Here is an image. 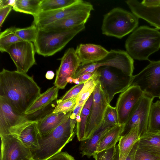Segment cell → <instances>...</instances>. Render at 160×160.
<instances>
[{"label": "cell", "instance_id": "1", "mask_svg": "<svg viewBox=\"0 0 160 160\" xmlns=\"http://www.w3.org/2000/svg\"><path fill=\"white\" fill-rule=\"evenodd\" d=\"M40 92V88L27 73L4 68L0 72V97L21 114L24 115Z\"/></svg>", "mask_w": 160, "mask_h": 160}, {"label": "cell", "instance_id": "2", "mask_svg": "<svg viewBox=\"0 0 160 160\" xmlns=\"http://www.w3.org/2000/svg\"><path fill=\"white\" fill-rule=\"evenodd\" d=\"M75 133L76 129H72L69 117L48 133L39 135L38 148L31 151L32 158L36 160H47L61 152L72 141Z\"/></svg>", "mask_w": 160, "mask_h": 160}, {"label": "cell", "instance_id": "3", "mask_svg": "<svg viewBox=\"0 0 160 160\" xmlns=\"http://www.w3.org/2000/svg\"><path fill=\"white\" fill-rule=\"evenodd\" d=\"M145 26L136 29L125 43L126 52L133 59L149 60V57L160 48V32Z\"/></svg>", "mask_w": 160, "mask_h": 160}, {"label": "cell", "instance_id": "4", "mask_svg": "<svg viewBox=\"0 0 160 160\" xmlns=\"http://www.w3.org/2000/svg\"><path fill=\"white\" fill-rule=\"evenodd\" d=\"M85 24L64 29H38L34 44L37 53L44 57L52 56L62 50L76 35L85 28Z\"/></svg>", "mask_w": 160, "mask_h": 160}, {"label": "cell", "instance_id": "5", "mask_svg": "<svg viewBox=\"0 0 160 160\" xmlns=\"http://www.w3.org/2000/svg\"><path fill=\"white\" fill-rule=\"evenodd\" d=\"M139 18L132 13L115 8L104 16L101 29L108 36L121 38L136 29Z\"/></svg>", "mask_w": 160, "mask_h": 160}, {"label": "cell", "instance_id": "6", "mask_svg": "<svg viewBox=\"0 0 160 160\" xmlns=\"http://www.w3.org/2000/svg\"><path fill=\"white\" fill-rule=\"evenodd\" d=\"M103 67L116 68L127 76H133L134 69L133 59L126 51L111 49L102 60L95 63L80 66L74 78H78L87 72H93L100 68Z\"/></svg>", "mask_w": 160, "mask_h": 160}, {"label": "cell", "instance_id": "7", "mask_svg": "<svg viewBox=\"0 0 160 160\" xmlns=\"http://www.w3.org/2000/svg\"><path fill=\"white\" fill-rule=\"evenodd\" d=\"M138 87L150 97H160V60L150 61L141 72L133 76L131 86Z\"/></svg>", "mask_w": 160, "mask_h": 160}, {"label": "cell", "instance_id": "8", "mask_svg": "<svg viewBox=\"0 0 160 160\" xmlns=\"http://www.w3.org/2000/svg\"><path fill=\"white\" fill-rule=\"evenodd\" d=\"M93 93V102L86 125L85 139L89 138L100 126L107 108L110 103L108 97L102 89L98 80Z\"/></svg>", "mask_w": 160, "mask_h": 160}, {"label": "cell", "instance_id": "9", "mask_svg": "<svg viewBox=\"0 0 160 160\" xmlns=\"http://www.w3.org/2000/svg\"><path fill=\"white\" fill-rule=\"evenodd\" d=\"M110 68L103 67L98 69V79L110 103L116 94L122 92L131 86L133 76L120 77Z\"/></svg>", "mask_w": 160, "mask_h": 160}, {"label": "cell", "instance_id": "10", "mask_svg": "<svg viewBox=\"0 0 160 160\" xmlns=\"http://www.w3.org/2000/svg\"><path fill=\"white\" fill-rule=\"evenodd\" d=\"M144 93L138 86L131 85L121 93L115 108L119 124H125L141 101Z\"/></svg>", "mask_w": 160, "mask_h": 160}, {"label": "cell", "instance_id": "11", "mask_svg": "<svg viewBox=\"0 0 160 160\" xmlns=\"http://www.w3.org/2000/svg\"><path fill=\"white\" fill-rule=\"evenodd\" d=\"M32 121L0 97V135H12Z\"/></svg>", "mask_w": 160, "mask_h": 160}, {"label": "cell", "instance_id": "12", "mask_svg": "<svg viewBox=\"0 0 160 160\" xmlns=\"http://www.w3.org/2000/svg\"><path fill=\"white\" fill-rule=\"evenodd\" d=\"M34 44L31 42L22 41L9 46L6 52L13 62L17 70L27 73L36 63Z\"/></svg>", "mask_w": 160, "mask_h": 160}, {"label": "cell", "instance_id": "13", "mask_svg": "<svg viewBox=\"0 0 160 160\" xmlns=\"http://www.w3.org/2000/svg\"><path fill=\"white\" fill-rule=\"evenodd\" d=\"M93 8L89 2L78 0L73 4L65 8L53 11L40 12L34 17L33 24L41 29L58 20L65 18L80 11Z\"/></svg>", "mask_w": 160, "mask_h": 160}, {"label": "cell", "instance_id": "14", "mask_svg": "<svg viewBox=\"0 0 160 160\" xmlns=\"http://www.w3.org/2000/svg\"><path fill=\"white\" fill-rule=\"evenodd\" d=\"M0 136V160H30L32 158L31 150L15 136L11 134Z\"/></svg>", "mask_w": 160, "mask_h": 160}, {"label": "cell", "instance_id": "15", "mask_svg": "<svg viewBox=\"0 0 160 160\" xmlns=\"http://www.w3.org/2000/svg\"><path fill=\"white\" fill-rule=\"evenodd\" d=\"M81 66V62L73 48L68 49L61 59L60 66L56 71L54 86L59 89H63L68 83L69 77L74 78Z\"/></svg>", "mask_w": 160, "mask_h": 160}, {"label": "cell", "instance_id": "16", "mask_svg": "<svg viewBox=\"0 0 160 160\" xmlns=\"http://www.w3.org/2000/svg\"><path fill=\"white\" fill-rule=\"evenodd\" d=\"M154 98L144 94L138 107L125 124L122 136L127 134L137 125H139L140 138L147 132L150 110Z\"/></svg>", "mask_w": 160, "mask_h": 160}, {"label": "cell", "instance_id": "17", "mask_svg": "<svg viewBox=\"0 0 160 160\" xmlns=\"http://www.w3.org/2000/svg\"><path fill=\"white\" fill-rule=\"evenodd\" d=\"M125 2L132 13L139 18L146 21L156 28L160 29V5L148 7L136 0H128Z\"/></svg>", "mask_w": 160, "mask_h": 160}, {"label": "cell", "instance_id": "18", "mask_svg": "<svg viewBox=\"0 0 160 160\" xmlns=\"http://www.w3.org/2000/svg\"><path fill=\"white\" fill-rule=\"evenodd\" d=\"M75 51L80 62V66L102 60L109 52L100 45L91 43L79 44Z\"/></svg>", "mask_w": 160, "mask_h": 160}, {"label": "cell", "instance_id": "19", "mask_svg": "<svg viewBox=\"0 0 160 160\" xmlns=\"http://www.w3.org/2000/svg\"><path fill=\"white\" fill-rule=\"evenodd\" d=\"M94 8L80 11L65 18L58 20L45 26L44 30H56L70 28L85 24Z\"/></svg>", "mask_w": 160, "mask_h": 160}, {"label": "cell", "instance_id": "20", "mask_svg": "<svg viewBox=\"0 0 160 160\" xmlns=\"http://www.w3.org/2000/svg\"><path fill=\"white\" fill-rule=\"evenodd\" d=\"M39 135L37 122L32 121L12 135L16 137L32 151L38 148Z\"/></svg>", "mask_w": 160, "mask_h": 160}, {"label": "cell", "instance_id": "21", "mask_svg": "<svg viewBox=\"0 0 160 160\" xmlns=\"http://www.w3.org/2000/svg\"><path fill=\"white\" fill-rule=\"evenodd\" d=\"M111 128L104 125L102 122L89 138L82 141L79 150L82 156H86L88 158L93 156L97 152L101 139Z\"/></svg>", "mask_w": 160, "mask_h": 160}, {"label": "cell", "instance_id": "22", "mask_svg": "<svg viewBox=\"0 0 160 160\" xmlns=\"http://www.w3.org/2000/svg\"><path fill=\"white\" fill-rule=\"evenodd\" d=\"M72 112H52L38 120L37 122L39 135H45L54 129L69 118Z\"/></svg>", "mask_w": 160, "mask_h": 160}, {"label": "cell", "instance_id": "23", "mask_svg": "<svg viewBox=\"0 0 160 160\" xmlns=\"http://www.w3.org/2000/svg\"><path fill=\"white\" fill-rule=\"evenodd\" d=\"M140 138L138 125L134 126L127 134L121 136L117 145L118 160H125Z\"/></svg>", "mask_w": 160, "mask_h": 160}, {"label": "cell", "instance_id": "24", "mask_svg": "<svg viewBox=\"0 0 160 160\" xmlns=\"http://www.w3.org/2000/svg\"><path fill=\"white\" fill-rule=\"evenodd\" d=\"M59 89L54 86L41 94L24 114L29 115L43 108L57 99Z\"/></svg>", "mask_w": 160, "mask_h": 160}, {"label": "cell", "instance_id": "25", "mask_svg": "<svg viewBox=\"0 0 160 160\" xmlns=\"http://www.w3.org/2000/svg\"><path fill=\"white\" fill-rule=\"evenodd\" d=\"M125 125L119 124L110 129L101 139L97 152L115 146L116 143L119 141L124 131Z\"/></svg>", "mask_w": 160, "mask_h": 160}, {"label": "cell", "instance_id": "26", "mask_svg": "<svg viewBox=\"0 0 160 160\" xmlns=\"http://www.w3.org/2000/svg\"><path fill=\"white\" fill-rule=\"evenodd\" d=\"M138 148L160 156V133L144 135L138 141Z\"/></svg>", "mask_w": 160, "mask_h": 160}, {"label": "cell", "instance_id": "27", "mask_svg": "<svg viewBox=\"0 0 160 160\" xmlns=\"http://www.w3.org/2000/svg\"><path fill=\"white\" fill-rule=\"evenodd\" d=\"M93 100V93L92 94L85 104L81 113V120L76 123V134L79 141L84 140L86 136V125L90 112Z\"/></svg>", "mask_w": 160, "mask_h": 160}, {"label": "cell", "instance_id": "28", "mask_svg": "<svg viewBox=\"0 0 160 160\" xmlns=\"http://www.w3.org/2000/svg\"><path fill=\"white\" fill-rule=\"evenodd\" d=\"M41 0H16L12 8L15 11L32 15L34 17L40 12Z\"/></svg>", "mask_w": 160, "mask_h": 160}, {"label": "cell", "instance_id": "29", "mask_svg": "<svg viewBox=\"0 0 160 160\" xmlns=\"http://www.w3.org/2000/svg\"><path fill=\"white\" fill-rule=\"evenodd\" d=\"M160 133V102H152L150 108L148 122V133Z\"/></svg>", "mask_w": 160, "mask_h": 160}, {"label": "cell", "instance_id": "30", "mask_svg": "<svg viewBox=\"0 0 160 160\" xmlns=\"http://www.w3.org/2000/svg\"><path fill=\"white\" fill-rule=\"evenodd\" d=\"M16 28H8L0 34V51L2 53L6 52L8 47L14 43L22 41L15 32Z\"/></svg>", "mask_w": 160, "mask_h": 160}, {"label": "cell", "instance_id": "31", "mask_svg": "<svg viewBox=\"0 0 160 160\" xmlns=\"http://www.w3.org/2000/svg\"><path fill=\"white\" fill-rule=\"evenodd\" d=\"M78 0H41L40 12L63 8L76 3Z\"/></svg>", "mask_w": 160, "mask_h": 160}, {"label": "cell", "instance_id": "32", "mask_svg": "<svg viewBox=\"0 0 160 160\" xmlns=\"http://www.w3.org/2000/svg\"><path fill=\"white\" fill-rule=\"evenodd\" d=\"M98 73L96 77L84 82V85L77 98V103L79 101L86 102L92 93L98 81Z\"/></svg>", "mask_w": 160, "mask_h": 160}, {"label": "cell", "instance_id": "33", "mask_svg": "<svg viewBox=\"0 0 160 160\" xmlns=\"http://www.w3.org/2000/svg\"><path fill=\"white\" fill-rule=\"evenodd\" d=\"M38 30L37 26L33 24L31 26L26 28H16L15 32L22 41L34 43L37 37Z\"/></svg>", "mask_w": 160, "mask_h": 160}, {"label": "cell", "instance_id": "34", "mask_svg": "<svg viewBox=\"0 0 160 160\" xmlns=\"http://www.w3.org/2000/svg\"><path fill=\"white\" fill-rule=\"evenodd\" d=\"M56 104L53 113H68L72 112L77 104V98L61 101L59 99L56 101Z\"/></svg>", "mask_w": 160, "mask_h": 160}, {"label": "cell", "instance_id": "35", "mask_svg": "<svg viewBox=\"0 0 160 160\" xmlns=\"http://www.w3.org/2000/svg\"><path fill=\"white\" fill-rule=\"evenodd\" d=\"M102 123L105 126L110 128L119 124L115 107L112 106L110 104L108 106Z\"/></svg>", "mask_w": 160, "mask_h": 160}, {"label": "cell", "instance_id": "36", "mask_svg": "<svg viewBox=\"0 0 160 160\" xmlns=\"http://www.w3.org/2000/svg\"><path fill=\"white\" fill-rule=\"evenodd\" d=\"M118 145L96 152L93 156L95 160H114L116 156Z\"/></svg>", "mask_w": 160, "mask_h": 160}, {"label": "cell", "instance_id": "37", "mask_svg": "<svg viewBox=\"0 0 160 160\" xmlns=\"http://www.w3.org/2000/svg\"><path fill=\"white\" fill-rule=\"evenodd\" d=\"M135 160H160V156L141 149L138 147L135 153Z\"/></svg>", "mask_w": 160, "mask_h": 160}, {"label": "cell", "instance_id": "38", "mask_svg": "<svg viewBox=\"0 0 160 160\" xmlns=\"http://www.w3.org/2000/svg\"><path fill=\"white\" fill-rule=\"evenodd\" d=\"M84 83H80L73 87L59 100L63 101L71 98H77L84 85Z\"/></svg>", "mask_w": 160, "mask_h": 160}, {"label": "cell", "instance_id": "39", "mask_svg": "<svg viewBox=\"0 0 160 160\" xmlns=\"http://www.w3.org/2000/svg\"><path fill=\"white\" fill-rule=\"evenodd\" d=\"M86 102L81 101L78 102L70 116V124L73 130H74L75 124L77 123L76 116L78 114H81L82 108Z\"/></svg>", "mask_w": 160, "mask_h": 160}, {"label": "cell", "instance_id": "40", "mask_svg": "<svg viewBox=\"0 0 160 160\" xmlns=\"http://www.w3.org/2000/svg\"><path fill=\"white\" fill-rule=\"evenodd\" d=\"M47 160H76L72 155L66 152H60Z\"/></svg>", "mask_w": 160, "mask_h": 160}, {"label": "cell", "instance_id": "41", "mask_svg": "<svg viewBox=\"0 0 160 160\" xmlns=\"http://www.w3.org/2000/svg\"><path fill=\"white\" fill-rule=\"evenodd\" d=\"M12 9V7L10 6H6L0 8V27Z\"/></svg>", "mask_w": 160, "mask_h": 160}, {"label": "cell", "instance_id": "42", "mask_svg": "<svg viewBox=\"0 0 160 160\" xmlns=\"http://www.w3.org/2000/svg\"><path fill=\"white\" fill-rule=\"evenodd\" d=\"M98 73V69L92 72H88L85 73L78 78L80 83H84L88 80L96 77Z\"/></svg>", "mask_w": 160, "mask_h": 160}, {"label": "cell", "instance_id": "43", "mask_svg": "<svg viewBox=\"0 0 160 160\" xmlns=\"http://www.w3.org/2000/svg\"><path fill=\"white\" fill-rule=\"evenodd\" d=\"M138 141L136 142L125 160H135V154L138 147ZM114 160H118V147L116 156Z\"/></svg>", "mask_w": 160, "mask_h": 160}, {"label": "cell", "instance_id": "44", "mask_svg": "<svg viewBox=\"0 0 160 160\" xmlns=\"http://www.w3.org/2000/svg\"><path fill=\"white\" fill-rule=\"evenodd\" d=\"M141 3L148 7H153L160 5V0H144Z\"/></svg>", "mask_w": 160, "mask_h": 160}, {"label": "cell", "instance_id": "45", "mask_svg": "<svg viewBox=\"0 0 160 160\" xmlns=\"http://www.w3.org/2000/svg\"><path fill=\"white\" fill-rule=\"evenodd\" d=\"M16 0H0V8L2 7L10 6L12 7L14 6Z\"/></svg>", "mask_w": 160, "mask_h": 160}, {"label": "cell", "instance_id": "46", "mask_svg": "<svg viewBox=\"0 0 160 160\" xmlns=\"http://www.w3.org/2000/svg\"><path fill=\"white\" fill-rule=\"evenodd\" d=\"M55 74L54 72L51 70L48 71L45 75L46 78L48 80L52 79L54 76Z\"/></svg>", "mask_w": 160, "mask_h": 160}, {"label": "cell", "instance_id": "47", "mask_svg": "<svg viewBox=\"0 0 160 160\" xmlns=\"http://www.w3.org/2000/svg\"><path fill=\"white\" fill-rule=\"evenodd\" d=\"M73 82L76 84V85H78L80 83L78 78H73Z\"/></svg>", "mask_w": 160, "mask_h": 160}, {"label": "cell", "instance_id": "48", "mask_svg": "<svg viewBox=\"0 0 160 160\" xmlns=\"http://www.w3.org/2000/svg\"><path fill=\"white\" fill-rule=\"evenodd\" d=\"M73 78L72 77H69L67 79V83H71L73 82Z\"/></svg>", "mask_w": 160, "mask_h": 160}, {"label": "cell", "instance_id": "49", "mask_svg": "<svg viewBox=\"0 0 160 160\" xmlns=\"http://www.w3.org/2000/svg\"><path fill=\"white\" fill-rule=\"evenodd\" d=\"M30 160H36L34 159L33 158H32Z\"/></svg>", "mask_w": 160, "mask_h": 160}, {"label": "cell", "instance_id": "50", "mask_svg": "<svg viewBox=\"0 0 160 160\" xmlns=\"http://www.w3.org/2000/svg\"><path fill=\"white\" fill-rule=\"evenodd\" d=\"M159 99H160L159 100H160V98H159Z\"/></svg>", "mask_w": 160, "mask_h": 160}, {"label": "cell", "instance_id": "51", "mask_svg": "<svg viewBox=\"0 0 160 160\" xmlns=\"http://www.w3.org/2000/svg\"><path fill=\"white\" fill-rule=\"evenodd\" d=\"M159 101H160V100H159Z\"/></svg>", "mask_w": 160, "mask_h": 160}]
</instances>
